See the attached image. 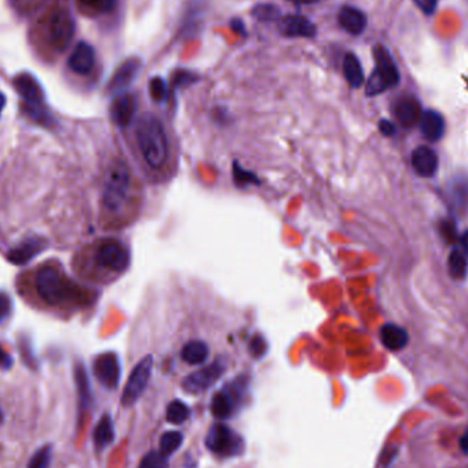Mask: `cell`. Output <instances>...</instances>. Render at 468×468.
Segmentation results:
<instances>
[{"label": "cell", "instance_id": "obj_12", "mask_svg": "<svg viewBox=\"0 0 468 468\" xmlns=\"http://www.w3.org/2000/svg\"><path fill=\"white\" fill-rule=\"evenodd\" d=\"M278 30L287 37L311 39L317 34V27L303 15H288L280 20Z\"/></svg>", "mask_w": 468, "mask_h": 468}, {"label": "cell", "instance_id": "obj_35", "mask_svg": "<svg viewBox=\"0 0 468 468\" xmlns=\"http://www.w3.org/2000/svg\"><path fill=\"white\" fill-rule=\"evenodd\" d=\"M196 81H199V76L193 71H189V70H179V71H177L174 77H173V85L176 88L189 87V85L195 84Z\"/></svg>", "mask_w": 468, "mask_h": 468}, {"label": "cell", "instance_id": "obj_7", "mask_svg": "<svg viewBox=\"0 0 468 468\" xmlns=\"http://www.w3.org/2000/svg\"><path fill=\"white\" fill-rule=\"evenodd\" d=\"M74 20L67 10H57L48 22V40L58 51H64L74 36Z\"/></svg>", "mask_w": 468, "mask_h": 468}, {"label": "cell", "instance_id": "obj_5", "mask_svg": "<svg viewBox=\"0 0 468 468\" xmlns=\"http://www.w3.org/2000/svg\"><path fill=\"white\" fill-rule=\"evenodd\" d=\"M205 442L212 453L223 457L237 456L244 450L242 439L222 423H216L209 429Z\"/></svg>", "mask_w": 468, "mask_h": 468}, {"label": "cell", "instance_id": "obj_2", "mask_svg": "<svg viewBox=\"0 0 468 468\" xmlns=\"http://www.w3.org/2000/svg\"><path fill=\"white\" fill-rule=\"evenodd\" d=\"M136 140L146 165L153 169H162L169 158V140L162 122L152 116L144 114L136 126Z\"/></svg>", "mask_w": 468, "mask_h": 468}, {"label": "cell", "instance_id": "obj_22", "mask_svg": "<svg viewBox=\"0 0 468 468\" xmlns=\"http://www.w3.org/2000/svg\"><path fill=\"white\" fill-rule=\"evenodd\" d=\"M74 380H76L77 396H78V412L81 415L84 411L88 410L92 403V392H90L88 374L81 363H78L74 367Z\"/></svg>", "mask_w": 468, "mask_h": 468}, {"label": "cell", "instance_id": "obj_38", "mask_svg": "<svg viewBox=\"0 0 468 468\" xmlns=\"http://www.w3.org/2000/svg\"><path fill=\"white\" fill-rule=\"evenodd\" d=\"M266 350H267V345H266V341H264L263 337L261 336H255L249 344V352L254 357H262L264 353H266Z\"/></svg>", "mask_w": 468, "mask_h": 468}, {"label": "cell", "instance_id": "obj_15", "mask_svg": "<svg viewBox=\"0 0 468 468\" xmlns=\"http://www.w3.org/2000/svg\"><path fill=\"white\" fill-rule=\"evenodd\" d=\"M136 99L133 95L122 93L116 97L111 104L110 114L113 122L119 128H126L135 118Z\"/></svg>", "mask_w": 468, "mask_h": 468}, {"label": "cell", "instance_id": "obj_42", "mask_svg": "<svg viewBox=\"0 0 468 468\" xmlns=\"http://www.w3.org/2000/svg\"><path fill=\"white\" fill-rule=\"evenodd\" d=\"M380 130L385 135V136H392L396 129H394V125L390 122V121H386V119H382L380 122Z\"/></svg>", "mask_w": 468, "mask_h": 468}, {"label": "cell", "instance_id": "obj_14", "mask_svg": "<svg viewBox=\"0 0 468 468\" xmlns=\"http://www.w3.org/2000/svg\"><path fill=\"white\" fill-rule=\"evenodd\" d=\"M14 88L28 104H44V92L34 76L22 73L14 78Z\"/></svg>", "mask_w": 468, "mask_h": 468}, {"label": "cell", "instance_id": "obj_6", "mask_svg": "<svg viewBox=\"0 0 468 468\" xmlns=\"http://www.w3.org/2000/svg\"><path fill=\"white\" fill-rule=\"evenodd\" d=\"M152 366H153V357L148 355L146 357H143L137 363V366L133 369L132 374L129 376L128 382L125 385L123 393H122L121 401L123 407L133 406L142 397L149 382V378H151Z\"/></svg>", "mask_w": 468, "mask_h": 468}, {"label": "cell", "instance_id": "obj_29", "mask_svg": "<svg viewBox=\"0 0 468 468\" xmlns=\"http://www.w3.org/2000/svg\"><path fill=\"white\" fill-rule=\"evenodd\" d=\"M189 415H191V411L188 408V406L179 400H174L167 407L166 419L173 425H181L188 420Z\"/></svg>", "mask_w": 468, "mask_h": 468}, {"label": "cell", "instance_id": "obj_9", "mask_svg": "<svg viewBox=\"0 0 468 468\" xmlns=\"http://www.w3.org/2000/svg\"><path fill=\"white\" fill-rule=\"evenodd\" d=\"M223 371H225L223 364L221 362H214L212 364L189 374L182 382V387L193 394L200 393L219 380Z\"/></svg>", "mask_w": 468, "mask_h": 468}, {"label": "cell", "instance_id": "obj_48", "mask_svg": "<svg viewBox=\"0 0 468 468\" xmlns=\"http://www.w3.org/2000/svg\"><path fill=\"white\" fill-rule=\"evenodd\" d=\"M1 419H3V413H1V411H0V422H1Z\"/></svg>", "mask_w": 468, "mask_h": 468}, {"label": "cell", "instance_id": "obj_40", "mask_svg": "<svg viewBox=\"0 0 468 468\" xmlns=\"http://www.w3.org/2000/svg\"><path fill=\"white\" fill-rule=\"evenodd\" d=\"M413 1L427 15L433 14L437 7V0H413Z\"/></svg>", "mask_w": 468, "mask_h": 468}, {"label": "cell", "instance_id": "obj_1", "mask_svg": "<svg viewBox=\"0 0 468 468\" xmlns=\"http://www.w3.org/2000/svg\"><path fill=\"white\" fill-rule=\"evenodd\" d=\"M34 287L40 298L48 305H60L64 303L87 304L89 300L88 293L54 266H46L37 271Z\"/></svg>", "mask_w": 468, "mask_h": 468}, {"label": "cell", "instance_id": "obj_31", "mask_svg": "<svg viewBox=\"0 0 468 468\" xmlns=\"http://www.w3.org/2000/svg\"><path fill=\"white\" fill-rule=\"evenodd\" d=\"M280 8L274 4H258L252 10V17L261 22H274L280 20Z\"/></svg>", "mask_w": 468, "mask_h": 468}, {"label": "cell", "instance_id": "obj_27", "mask_svg": "<svg viewBox=\"0 0 468 468\" xmlns=\"http://www.w3.org/2000/svg\"><path fill=\"white\" fill-rule=\"evenodd\" d=\"M449 273L455 280H463L467 274L468 262L466 255L462 251H452L448 259Z\"/></svg>", "mask_w": 468, "mask_h": 468}, {"label": "cell", "instance_id": "obj_34", "mask_svg": "<svg viewBox=\"0 0 468 468\" xmlns=\"http://www.w3.org/2000/svg\"><path fill=\"white\" fill-rule=\"evenodd\" d=\"M167 457L160 452H149L143 457L139 468H167Z\"/></svg>", "mask_w": 468, "mask_h": 468}, {"label": "cell", "instance_id": "obj_21", "mask_svg": "<svg viewBox=\"0 0 468 468\" xmlns=\"http://www.w3.org/2000/svg\"><path fill=\"white\" fill-rule=\"evenodd\" d=\"M380 340L387 350L400 351L408 344V333L397 324L387 323L380 329Z\"/></svg>", "mask_w": 468, "mask_h": 468}, {"label": "cell", "instance_id": "obj_36", "mask_svg": "<svg viewBox=\"0 0 468 468\" xmlns=\"http://www.w3.org/2000/svg\"><path fill=\"white\" fill-rule=\"evenodd\" d=\"M81 3L99 13H109L114 8L116 0H81Z\"/></svg>", "mask_w": 468, "mask_h": 468}, {"label": "cell", "instance_id": "obj_41", "mask_svg": "<svg viewBox=\"0 0 468 468\" xmlns=\"http://www.w3.org/2000/svg\"><path fill=\"white\" fill-rule=\"evenodd\" d=\"M230 28L233 32H235L237 34H241V36H247V27L245 24L240 20V18H233L230 21Z\"/></svg>", "mask_w": 468, "mask_h": 468}, {"label": "cell", "instance_id": "obj_11", "mask_svg": "<svg viewBox=\"0 0 468 468\" xmlns=\"http://www.w3.org/2000/svg\"><path fill=\"white\" fill-rule=\"evenodd\" d=\"M374 59H376V73L380 77V80L385 83L386 88L396 87L400 83V73L396 67L393 59L387 50L382 46L374 48Z\"/></svg>", "mask_w": 468, "mask_h": 468}, {"label": "cell", "instance_id": "obj_26", "mask_svg": "<svg viewBox=\"0 0 468 468\" xmlns=\"http://www.w3.org/2000/svg\"><path fill=\"white\" fill-rule=\"evenodd\" d=\"M234 410L233 397L228 392H218L211 400V412L218 419H228Z\"/></svg>", "mask_w": 468, "mask_h": 468}, {"label": "cell", "instance_id": "obj_19", "mask_svg": "<svg viewBox=\"0 0 468 468\" xmlns=\"http://www.w3.org/2000/svg\"><path fill=\"white\" fill-rule=\"evenodd\" d=\"M394 116L403 126L411 128L420 119V106L413 97H401L394 104Z\"/></svg>", "mask_w": 468, "mask_h": 468}, {"label": "cell", "instance_id": "obj_4", "mask_svg": "<svg viewBox=\"0 0 468 468\" xmlns=\"http://www.w3.org/2000/svg\"><path fill=\"white\" fill-rule=\"evenodd\" d=\"M96 263L114 274H122L130 263L128 247L116 238H107L99 242L95 252Z\"/></svg>", "mask_w": 468, "mask_h": 468}, {"label": "cell", "instance_id": "obj_37", "mask_svg": "<svg viewBox=\"0 0 468 468\" xmlns=\"http://www.w3.org/2000/svg\"><path fill=\"white\" fill-rule=\"evenodd\" d=\"M235 169L233 170L234 173V181L238 184V185H249V184H256V177L248 172H244L241 167H238V165L235 163L234 165Z\"/></svg>", "mask_w": 468, "mask_h": 468}, {"label": "cell", "instance_id": "obj_39", "mask_svg": "<svg viewBox=\"0 0 468 468\" xmlns=\"http://www.w3.org/2000/svg\"><path fill=\"white\" fill-rule=\"evenodd\" d=\"M11 314V298L0 292V323L6 322Z\"/></svg>", "mask_w": 468, "mask_h": 468}, {"label": "cell", "instance_id": "obj_16", "mask_svg": "<svg viewBox=\"0 0 468 468\" xmlns=\"http://www.w3.org/2000/svg\"><path fill=\"white\" fill-rule=\"evenodd\" d=\"M95 60L96 55L93 47L85 41H81L77 44V47L74 48L73 54L69 58V67L80 76H87L92 71Z\"/></svg>", "mask_w": 468, "mask_h": 468}, {"label": "cell", "instance_id": "obj_13", "mask_svg": "<svg viewBox=\"0 0 468 468\" xmlns=\"http://www.w3.org/2000/svg\"><path fill=\"white\" fill-rule=\"evenodd\" d=\"M47 247L46 240L39 238V237H32L25 241H22L20 245H17L15 248H13L8 254H7V259L13 264H22L29 263L32 259H34L39 254H41Z\"/></svg>", "mask_w": 468, "mask_h": 468}, {"label": "cell", "instance_id": "obj_28", "mask_svg": "<svg viewBox=\"0 0 468 468\" xmlns=\"http://www.w3.org/2000/svg\"><path fill=\"white\" fill-rule=\"evenodd\" d=\"M24 113L33 119L34 122L43 126H51L54 123V118L47 111L44 104H28L24 103Z\"/></svg>", "mask_w": 468, "mask_h": 468}, {"label": "cell", "instance_id": "obj_47", "mask_svg": "<svg viewBox=\"0 0 468 468\" xmlns=\"http://www.w3.org/2000/svg\"><path fill=\"white\" fill-rule=\"evenodd\" d=\"M4 106H6V96L0 92V114H1V111L4 109Z\"/></svg>", "mask_w": 468, "mask_h": 468}, {"label": "cell", "instance_id": "obj_45", "mask_svg": "<svg viewBox=\"0 0 468 468\" xmlns=\"http://www.w3.org/2000/svg\"><path fill=\"white\" fill-rule=\"evenodd\" d=\"M460 446L464 453H468V432L463 436V439H460Z\"/></svg>", "mask_w": 468, "mask_h": 468}, {"label": "cell", "instance_id": "obj_46", "mask_svg": "<svg viewBox=\"0 0 468 468\" xmlns=\"http://www.w3.org/2000/svg\"><path fill=\"white\" fill-rule=\"evenodd\" d=\"M289 1H293L296 4H314V3H317L319 0H289Z\"/></svg>", "mask_w": 468, "mask_h": 468}, {"label": "cell", "instance_id": "obj_17", "mask_svg": "<svg viewBox=\"0 0 468 468\" xmlns=\"http://www.w3.org/2000/svg\"><path fill=\"white\" fill-rule=\"evenodd\" d=\"M412 166L420 177H433L439 167L437 153L429 146H419L412 152Z\"/></svg>", "mask_w": 468, "mask_h": 468}, {"label": "cell", "instance_id": "obj_25", "mask_svg": "<svg viewBox=\"0 0 468 468\" xmlns=\"http://www.w3.org/2000/svg\"><path fill=\"white\" fill-rule=\"evenodd\" d=\"M208 347L207 344L200 341V340H193L189 341L181 351V356L184 359V362H186L188 364L196 366V364H202L205 363V359L208 357Z\"/></svg>", "mask_w": 468, "mask_h": 468}, {"label": "cell", "instance_id": "obj_3", "mask_svg": "<svg viewBox=\"0 0 468 468\" xmlns=\"http://www.w3.org/2000/svg\"><path fill=\"white\" fill-rule=\"evenodd\" d=\"M132 188V176L128 165L117 159L114 160L107 172L103 185V207L111 212L118 214L128 203Z\"/></svg>", "mask_w": 468, "mask_h": 468}, {"label": "cell", "instance_id": "obj_23", "mask_svg": "<svg viewBox=\"0 0 468 468\" xmlns=\"http://www.w3.org/2000/svg\"><path fill=\"white\" fill-rule=\"evenodd\" d=\"M116 437L114 425L109 415H104L96 425L93 430V443L97 450L106 449L110 443H113Z\"/></svg>", "mask_w": 468, "mask_h": 468}, {"label": "cell", "instance_id": "obj_43", "mask_svg": "<svg viewBox=\"0 0 468 468\" xmlns=\"http://www.w3.org/2000/svg\"><path fill=\"white\" fill-rule=\"evenodd\" d=\"M11 364H13V359L0 347V367L1 369H10Z\"/></svg>", "mask_w": 468, "mask_h": 468}, {"label": "cell", "instance_id": "obj_44", "mask_svg": "<svg viewBox=\"0 0 468 468\" xmlns=\"http://www.w3.org/2000/svg\"><path fill=\"white\" fill-rule=\"evenodd\" d=\"M460 242H462V248H463L466 256H468V232L460 237Z\"/></svg>", "mask_w": 468, "mask_h": 468}, {"label": "cell", "instance_id": "obj_20", "mask_svg": "<svg viewBox=\"0 0 468 468\" xmlns=\"http://www.w3.org/2000/svg\"><path fill=\"white\" fill-rule=\"evenodd\" d=\"M419 126L422 135L429 142H439L445 132V121L437 111L429 110L423 113L419 119Z\"/></svg>", "mask_w": 468, "mask_h": 468}, {"label": "cell", "instance_id": "obj_32", "mask_svg": "<svg viewBox=\"0 0 468 468\" xmlns=\"http://www.w3.org/2000/svg\"><path fill=\"white\" fill-rule=\"evenodd\" d=\"M51 459H53V448L51 445H44L32 455L27 468H50Z\"/></svg>", "mask_w": 468, "mask_h": 468}, {"label": "cell", "instance_id": "obj_10", "mask_svg": "<svg viewBox=\"0 0 468 468\" xmlns=\"http://www.w3.org/2000/svg\"><path fill=\"white\" fill-rule=\"evenodd\" d=\"M142 69V60L139 58H130L125 60L113 74L109 83V92L111 95L119 96L126 92L133 81L136 80L137 74Z\"/></svg>", "mask_w": 468, "mask_h": 468}, {"label": "cell", "instance_id": "obj_30", "mask_svg": "<svg viewBox=\"0 0 468 468\" xmlns=\"http://www.w3.org/2000/svg\"><path fill=\"white\" fill-rule=\"evenodd\" d=\"M182 439H182V434L178 433V432H167V433H165L162 436V439H160V443H159L160 449H159V452L162 455H165L166 457L170 456V455H173L177 449L182 445Z\"/></svg>", "mask_w": 468, "mask_h": 468}, {"label": "cell", "instance_id": "obj_24", "mask_svg": "<svg viewBox=\"0 0 468 468\" xmlns=\"http://www.w3.org/2000/svg\"><path fill=\"white\" fill-rule=\"evenodd\" d=\"M343 69L345 78L352 88H360L364 83V73L360 64V60L353 54H347L344 62H343Z\"/></svg>", "mask_w": 468, "mask_h": 468}, {"label": "cell", "instance_id": "obj_33", "mask_svg": "<svg viewBox=\"0 0 468 468\" xmlns=\"http://www.w3.org/2000/svg\"><path fill=\"white\" fill-rule=\"evenodd\" d=\"M149 93L156 103H162L167 97L166 81L160 77H153L149 83Z\"/></svg>", "mask_w": 468, "mask_h": 468}, {"label": "cell", "instance_id": "obj_8", "mask_svg": "<svg viewBox=\"0 0 468 468\" xmlns=\"http://www.w3.org/2000/svg\"><path fill=\"white\" fill-rule=\"evenodd\" d=\"M93 373L97 380L107 389H117L121 380V364L114 352L99 355L93 362Z\"/></svg>", "mask_w": 468, "mask_h": 468}, {"label": "cell", "instance_id": "obj_18", "mask_svg": "<svg viewBox=\"0 0 468 468\" xmlns=\"http://www.w3.org/2000/svg\"><path fill=\"white\" fill-rule=\"evenodd\" d=\"M338 22L341 28L347 30L352 36H359L367 27V17L356 7L344 6L338 14Z\"/></svg>", "mask_w": 468, "mask_h": 468}]
</instances>
